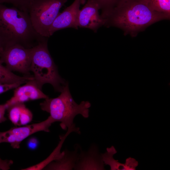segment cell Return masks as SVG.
Segmentation results:
<instances>
[{
	"instance_id": "6da1fadb",
	"label": "cell",
	"mask_w": 170,
	"mask_h": 170,
	"mask_svg": "<svg viewBox=\"0 0 170 170\" xmlns=\"http://www.w3.org/2000/svg\"><path fill=\"white\" fill-rule=\"evenodd\" d=\"M100 15L105 20L104 26L119 28L133 37L152 24L170 17L154 9L145 0H121L111 10Z\"/></svg>"
},
{
	"instance_id": "7a4b0ae2",
	"label": "cell",
	"mask_w": 170,
	"mask_h": 170,
	"mask_svg": "<svg viewBox=\"0 0 170 170\" xmlns=\"http://www.w3.org/2000/svg\"><path fill=\"white\" fill-rule=\"evenodd\" d=\"M48 38L36 32L27 12L0 3V42L3 49L15 44L31 48Z\"/></svg>"
},
{
	"instance_id": "3957f363",
	"label": "cell",
	"mask_w": 170,
	"mask_h": 170,
	"mask_svg": "<svg viewBox=\"0 0 170 170\" xmlns=\"http://www.w3.org/2000/svg\"><path fill=\"white\" fill-rule=\"evenodd\" d=\"M60 92L58 97L46 99L40 105L42 110L50 114L54 122H60L61 128L66 130L74 124V119L77 115L80 114L85 118L88 117L91 104L85 101L79 104L76 103L71 94L68 82Z\"/></svg>"
},
{
	"instance_id": "277c9868",
	"label": "cell",
	"mask_w": 170,
	"mask_h": 170,
	"mask_svg": "<svg viewBox=\"0 0 170 170\" xmlns=\"http://www.w3.org/2000/svg\"><path fill=\"white\" fill-rule=\"evenodd\" d=\"M48 38L33 47L30 71L34 80L42 89L46 83L51 84L56 91L61 92L66 82L59 75L57 67L48 48Z\"/></svg>"
},
{
	"instance_id": "5b68a950",
	"label": "cell",
	"mask_w": 170,
	"mask_h": 170,
	"mask_svg": "<svg viewBox=\"0 0 170 170\" xmlns=\"http://www.w3.org/2000/svg\"><path fill=\"white\" fill-rule=\"evenodd\" d=\"M68 0H32L28 13L32 26L41 36L49 37V31L60 10Z\"/></svg>"
},
{
	"instance_id": "8992f818",
	"label": "cell",
	"mask_w": 170,
	"mask_h": 170,
	"mask_svg": "<svg viewBox=\"0 0 170 170\" xmlns=\"http://www.w3.org/2000/svg\"><path fill=\"white\" fill-rule=\"evenodd\" d=\"M33 47L25 48L15 44L3 49L0 54V60L11 71L28 74L30 71Z\"/></svg>"
},
{
	"instance_id": "52a82bcc",
	"label": "cell",
	"mask_w": 170,
	"mask_h": 170,
	"mask_svg": "<svg viewBox=\"0 0 170 170\" xmlns=\"http://www.w3.org/2000/svg\"><path fill=\"white\" fill-rule=\"evenodd\" d=\"M54 122L49 116L45 120L38 123L14 127L8 130L0 132V144L8 143L14 149H19L21 142L36 132H49V128Z\"/></svg>"
},
{
	"instance_id": "ba28073f",
	"label": "cell",
	"mask_w": 170,
	"mask_h": 170,
	"mask_svg": "<svg viewBox=\"0 0 170 170\" xmlns=\"http://www.w3.org/2000/svg\"><path fill=\"white\" fill-rule=\"evenodd\" d=\"M86 0L85 5L79 11L78 26L96 32L99 27L104 25L105 20L99 14L100 8L98 4L94 0Z\"/></svg>"
},
{
	"instance_id": "9c48e42d",
	"label": "cell",
	"mask_w": 170,
	"mask_h": 170,
	"mask_svg": "<svg viewBox=\"0 0 170 170\" xmlns=\"http://www.w3.org/2000/svg\"><path fill=\"white\" fill-rule=\"evenodd\" d=\"M86 0H75L70 6L61 13H59L49 31L50 37L56 31L68 28H78L77 20L81 5L85 3Z\"/></svg>"
},
{
	"instance_id": "30bf717a",
	"label": "cell",
	"mask_w": 170,
	"mask_h": 170,
	"mask_svg": "<svg viewBox=\"0 0 170 170\" xmlns=\"http://www.w3.org/2000/svg\"><path fill=\"white\" fill-rule=\"evenodd\" d=\"M41 89L34 79L28 81L24 85L14 89L13 96L5 103L7 108L17 103L49 98Z\"/></svg>"
},
{
	"instance_id": "8fae6325",
	"label": "cell",
	"mask_w": 170,
	"mask_h": 170,
	"mask_svg": "<svg viewBox=\"0 0 170 170\" xmlns=\"http://www.w3.org/2000/svg\"><path fill=\"white\" fill-rule=\"evenodd\" d=\"M75 170H105L101 155L95 146L85 153L81 150L79 159L74 168Z\"/></svg>"
},
{
	"instance_id": "7c38bea8",
	"label": "cell",
	"mask_w": 170,
	"mask_h": 170,
	"mask_svg": "<svg viewBox=\"0 0 170 170\" xmlns=\"http://www.w3.org/2000/svg\"><path fill=\"white\" fill-rule=\"evenodd\" d=\"M8 118L16 126L27 125L32 121L33 114L24 103H17L8 106L7 109Z\"/></svg>"
},
{
	"instance_id": "4fadbf2b",
	"label": "cell",
	"mask_w": 170,
	"mask_h": 170,
	"mask_svg": "<svg viewBox=\"0 0 170 170\" xmlns=\"http://www.w3.org/2000/svg\"><path fill=\"white\" fill-rule=\"evenodd\" d=\"M76 148L73 152L65 150L60 158L53 161L43 169L44 170H72L74 169L80 156ZM81 152V151H80Z\"/></svg>"
},
{
	"instance_id": "5bb4252c",
	"label": "cell",
	"mask_w": 170,
	"mask_h": 170,
	"mask_svg": "<svg viewBox=\"0 0 170 170\" xmlns=\"http://www.w3.org/2000/svg\"><path fill=\"white\" fill-rule=\"evenodd\" d=\"M74 132L80 133L79 129L73 124L71 128H68L67 131L65 135L61 136L60 140L58 146L51 154L46 159L41 162L26 168L24 170H38L43 169L44 168L51 162L60 158L64 155V151L60 152L61 148L66 138L71 132Z\"/></svg>"
},
{
	"instance_id": "9a60e30c",
	"label": "cell",
	"mask_w": 170,
	"mask_h": 170,
	"mask_svg": "<svg viewBox=\"0 0 170 170\" xmlns=\"http://www.w3.org/2000/svg\"><path fill=\"white\" fill-rule=\"evenodd\" d=\"M0 60V83L12 84L19 82H26L34 79L33 76H21L12 72L4 66Z\"/></svg>"
},
{
	"instance_id": "2e32d148",
	"label": "cell",
	"mask_w": 170,
	"mask_h": 170,
	"mask_svg": "<svg viewBox=\"0 0 170 170\" xmlns=\"http://www.w3.org/2000/svg\"><path fill=\"white\" fill-rule=\"evenodd\" d=\"M107 151L101 154L102 160L104 164L109 165L111 170H128V168L126 163H122L118 160H115L113 156L117 153V151L114 146L106 149Z\"/></svg>"
},
{
	"instance_id": "e0dca14e",
	"label": "cell",
	"mask_w": 170,
	"mask_h": 170,
	"mask_svg": "<svg viewBox=\"0 0 170 170\" xmlns=\"http://www.w3.org/2000/svg\"><path fill=\"white\" fill-rule=\"evenodd\" d=\"M155 10L170 16V0H145Z\"/></svg>"
},
{
	"instance_id": "ac0fdd59",
	"label": "cell",
	"mask_w": 170,
	"mask_h": 170,
	"mask_svg": "<svg viewBox=\"0 0 170 170\" xmlns=\"http://www.w3.org/2000/svg\"><path fill=\"white\" fill-rule=\"evenodd\" d=\"M99 5L101 14L107 12L112 9L121 0H94Z\"/></svg>"
},
{
	"instance_id": "d6986e66",
	"label": "cell",
	"mask_w": 170,
	"mask_h": 170,
	"mask_svg": "<svg viewBox=\"0 0 170 170\" xmlns=\"http://www.w3.org/2000/svg\"><path fill=\"white\" fill-rule=\"evenodd\" d=\"M32 0H0V3H10L17 8L26 12L29 3Z\"/></svg>"
},
{
	"instance_id": "ffe728a7",
	"label": "cell",
	"mask_w": 170,
	"mask_h": 170,
	"mask_svg": "<svg viewBox=\"0 0 170 170\" xmlns=\"http://www.w3.org/2000/svg\"><path fill=\"white\" fill-rule=\"evenodd\" d=\"M25 83L23 82H19L12 84L0 83V94L10 90L14 89Z\"/></svg>"
},
{
	"instance_id": "44dd1931",
	"label": "cell",
	"mask_w": 170,
	"mask_h": 170,
	"mask_svg": "<svg viewBox=\"0 0 170 170\" xmlns=\"http://www.w3.org/2000/svg\"><path fill=\"white\" fill-rule=\"evenodd\" d=\"M39 142L36 137H32L30 138L27 140V145L28 149L31 150H34L37 149L38 146Z\"/></svg>"
},
{
	"instance_id": "7402d4cb",
	"label": "cell",
	"mask_w": 170,
	"mask_h": 170,
	"mask_svg": "<svg viewBox=\"0 0 170 170\" xmlns=\"http://www.w3.org/2000/svg\"><path fill=\"white\" fill-rule=\"evenodd\" d=\"M13 163V161L11 160H3L0 157V170L9 169Z\"/></svg>"
},
{
	"instance_id": "603a6c76",
	"label": "cell",
	"mask_w": 170,
	"mask_h": 170,
	"mask_svg": "<svg viewBox=\"0 0 170 170\" xmlns=\"http://www.w3.org/2000/svg\"><path fill=\"white\" fill-rule=\"evenodd\" d=\"M7 109V106L5 103L0 105V123L7 120L5 116V112Z\"/></svg>"
},
{
	"instance_id": "cb8c5ba5",
	"label": "cell",
	"mask_w": 170,
	"mask_h": 170,
	"mask_svg": "<svg viewBox=\"0 0 170 170\" xmlns=\"http://www.w3.org/2000/svg\"><path fill=\"white\" fill-rule=\"evenodd\" d=\"M3 51V48H2V47L1 46V44L0 42V54Z\"/></svg>"
}]
</instances>
